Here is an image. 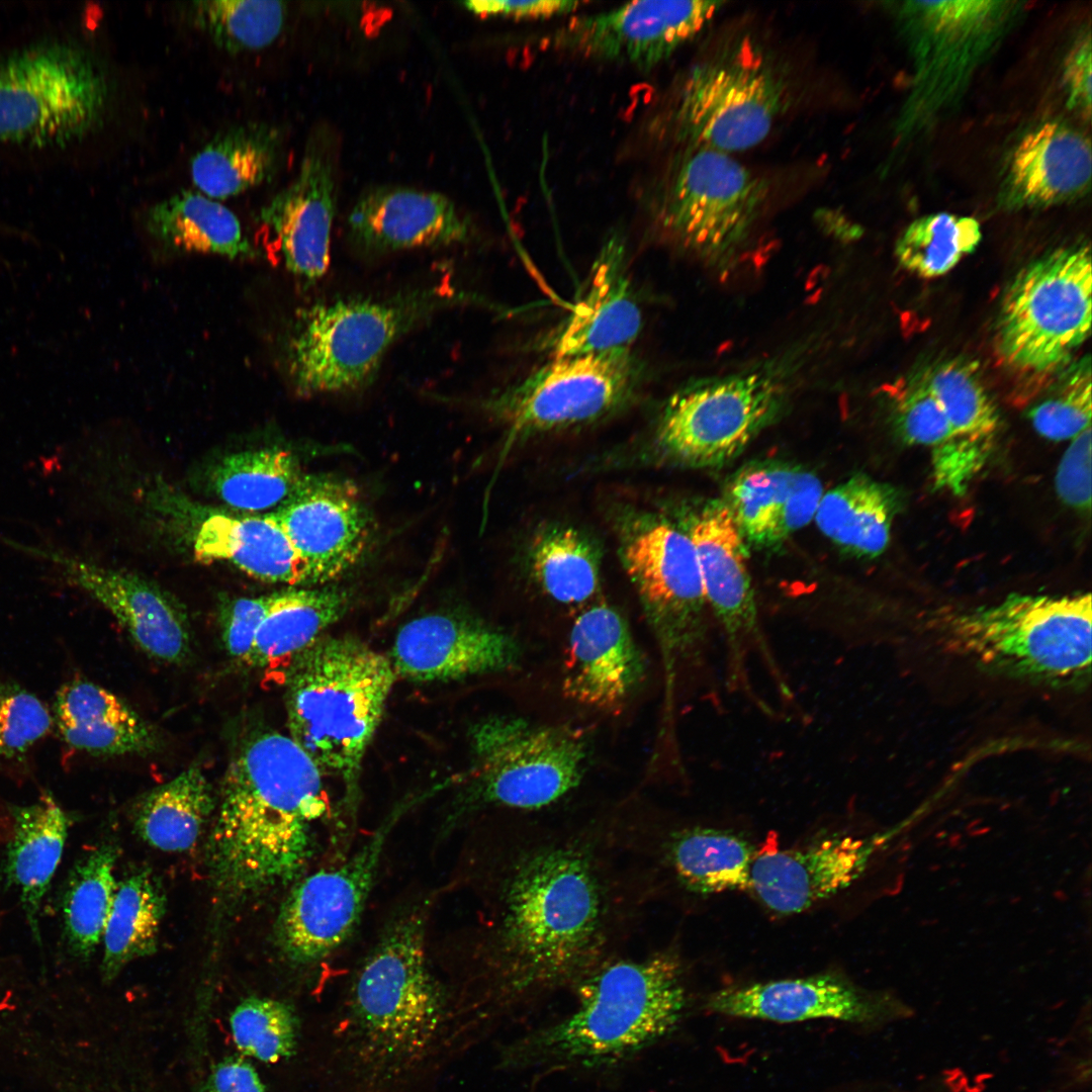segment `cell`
Wrapping results in <instances>:
<instances>
[{
  "mask_svg": "<svg viewBox=\"0 0 1092 1092\" xmlns=\"http://www.w3.org/2000/svg\"><path fill=\"white\" fill-rule=\"evenodd\" d=\"M706 1006L723 1015L777 1022L829 1018L877 1024L910 1013L893 998L864 991L835 974L726 988L711 994Z\"/></svg>",
  "mask_w": 1092,
  "mask_h": 1092,
  "instance_id": "24",
  "label": "cell"
},
{
  "mask_svg": "<svg viewBox=\"0 0 1092 1092\" xmlns=\"http://www.w3.org/2000/svg\"><path fill=\"white\" fill-rule=\"evenodd\" d=\"M882 841L837 835L798 848L757 851L749 890L776 913H801L850 886Z\"/></svg>",
  "mask_w": 1092,
  "mask_h": 1092,
  "instance_id": "25",
  "label": "cell"
},
{
  "mask_svg": "<svg viewBox=\"0 0 1092 1092\" xmlns=\"http://www.w3.org/2000/svg\"><path fill=\"white\" fill-rule=\"evenodd\" d=\"M75 581L96 599L149 657L181 664L192 652L183 608L156 584L129 572L89 563L70 565Z\"/></svg>",
  "mask_w": 1092,
  "mask_h": 1092,
  "instance_id": "31",
  "label": "cell"
},
{
  "mask_svg": "<svg viewBox=\"0 0 1092 1092\" xmlns=\"http://www.w3.org/2000/svg\"><path fill=\"white\" fill-rule=\"evenodd\" d=\"M307 562L312 583L339 578L363 557L372 535L369 513L355 484L332 475H303L272 512Z\"/></svg>",
  "mask_w": 1092,
  "mask_h": 1092,
  "instance_id": "21",
  "label": "cell"
},
{
  "mask_svg": "<svg viewBox=\"0 0 1092 1092\" xmlns=\"http://www.w3.org/2000/svg\"><path fill=\"white\" fill-rule=\"evenodd\" d=\"M980 222L967 215L935 212L912 220L895 245L898 263L922 278L942 276L982 241Z\"/></svg>",
  "mask_w": 1092,
  "mask_h": 1092,
  "instance_id": "45",
  "label": "cell"
},
{
  "mask_svg": "<svg viewBox=\"0 0 1092 1092\" xmlns=\"http://www.w3.org/2000/svg\"><path fill=\"white\" fill-rule=\"evenodd\" d=\"M619 524V554L667 670L698 659L707 641L709 612L694 546L684 529L663 516L631 511Z\"/></svg>",
  "mask_w": 1092,
  "mask_h": 1092,
  "instance_id": "16",
  "label": "cell"
},
{
  "mask_svg": "<svg viewBox=\"0 0 1092 1092\" xmlns=\"http://www.w3.org/2000/svg\"><path fill=\"white\" fill-rule=\"evenodd\" d=\"M352 599L337 586L274 593L244 665L283 676L291 660L348 612Z\"/></svg>",
  "mask_w": 1092,
  "mask_h": 1092,
  "instance_id": "35",
  "label": "cell"
},
{
  "mask_svg": "<svg viewBox=\"0 0 1092 1092\" xmlns=\"http://www.w3.org/2000/svg\"><path fill=\"white\" fill-rule=\"evenodd\" d=\"M495 866L484 982L464 1014L477 1040L620 957L651 898L615 820L518 823Z\"/></svg>",
  "mask_w": 1092,
  "mask_h": 1092,
  "instance_id": "1",
  "label": "cell"
},
{
  "mask_svg": "<svg viewBox=\"0 0 1092 1092\" xmlns=\"http://www.w3.org/2000/svg\"><path fill=\"white\" fill-rule=\"evenodd\" d=\"M273 598L274 594L220 600L218 624L221 641L228 655L236 662L244 665L247 661Z\"/></svg>",
  "mask_w": 1092,
  "mask_h": 1092,
  "instance_id": "51",
  "label": "cell"
},
{
  "mask_svg": "<svg viewBox=\"0 0 1092 1092\" xmlns=\"http://www.w3.org/2000/svg\"><path fill=\"white\" fill-rule=\"evenodd\" d=\"M1091 37L1088 31L1071 49L1062 70L1067 106L1087 119L1091 116Z\"/></svg>",
  "mask_w": 1092,
  "mask_h": 1092,
  "instance_id": "53",
  "label": "cell"
},
{
  "mask_svg": "<svg viewBox=\"0 0 1092 1092\" xmlns=\"http://www.w3.org/2000/svg\"><path fill=\"white\" fill-rule=\"evenodd\" d=\"M1091 380L1089 356L1060 370L1044 397L1029 411L1035 431L1045 439L1065 441L1091 426Z\"/></svg>",
  "mask_w": 1092,
  "mask_h": 1092,
  "instance_id": "48",
  "label": "cell"
},
{
  "mask_svg": "<svg viewBox=\"0 0 1092 1092\" xmlns=\"http://www.w3.org/2000/svg\"><path fill=\"white\" fill-rule=\"evenodd\" d=\"M725 2L643 0L574 15L540 40L546 49L648 72L695 38Z\"/></svg>",
  "mask_w": 1092,
  "mask_h": 1092,
  "instance_id": "18",
  "label": "cell"
},
{
  "mask_svg": "<svg viewBox=\"0 0 1092 1092\" xmlns=\"http://www.w3.org/2000/svg\"><path fill=\"white\" fill-rule=\"evenodd\" d=\"M303 475L291 451L266 447L222 458L212 470L211 484L226 506L258 513L278 510L293 494Z\"/></svg>",
  "mask_w": 1092,
  "mask_h": 1092,
  "instance_id": "43",
  "label": "cell"
},
{
  "mask_svg": "<svg viewBox=\"0 0 1092 1092\" xmlns=\"http://www.w3.org/2000/svg\"><path fill=\"white\" fill-rule=\"evenodd\" d=\"M793 364V359H777L679 388L666 399L632 461L697 469L729 463L782 413Z\"/></svg>",
  "mask_w": 1092,
  "mask_h": 1092,
  "instance_id": "10",
  "label": "cell"
},
{
  "mask_svg": "<svg viewBox=\"0 0 1092 1092\" xmlns=\"http://www.w3.org/2000/svg\"><path fill=\"white\" fill-rule=\"evenodd\" d=\"M768 195L767 181L731 154L682 146L651 185L649 205L668 241L723 268L744 247Z\"/></svg>",
  "mask_w": 1092,
  "mask_h": 1092,
  "instance_id": "12",
  "label": "cell"
},
{
  "mask_svg": "<svg viewBox=\"0 0 1092 1092\" xmlns=\"http://www.w3.org/2000/svg\"><path fill=\"white\" fill-rule=\"evenodd\" d=\"M398 678L391 660L349 635H322L282 679L289 736L355 805L363 759Z\"/></svg>",
  "mask_w": 1092,
  "mask_h": 1092,
  "instance_id": "6",
  "label": "cell"
},
{
  "mask_svg": "<svg viewBox=\"0 0 1092 1092\" xmlns=\"http://www.w3.org/2000/svg\"><path fill=\"white\" fill-rule=\"evenodd\" d=\"M1089 244L1058 248L1022 267L1002 296L996 349L1012 368L1059 372L1089 338L1092 308Z\"/></svg>",
  "mask_w": 1092,
  "mask_h": 1092,
  "instance_id": "13",
  "label": "cell"
},
{
  "mask_svg": "<svg viewBox=\"0 0 1092 1092\" xmlns=\"http://www.w3.org/2000/svg\"><path fill=\"white\" fill-rule=\"evenodd\" d=\"M214 807L207 778L201 767L192 765L141 800L134 829L153 847L184 851L197 842Z\"/></svg>",
  "mask_w": 1092,
  "mask_h": 1092,
  "instance_id": "41",
  "label": "cell"
},
{
  "mask_svg": "<svg viewBox=\"0 0 1092 1092\" xmlns=\"http://www.w3.org/2000/svg\"><path fill=\"white\" fill-rule=\"evenodd\" d=\"M678 525L692 541L709 612L724 636L729 680L744 681L752 653L774 667L748 571V545L729 508L723 499L705 502L686 512Z\"/></svg>",
  "mask_w": 1092,
  "mask_h": 1092,
  "instance_id": "19",
  "label": "cell"
},
{
  "mask_svg": "<svg viewBox=\"0 0 1092 1092\" xmlns=\"http://www.w3.org/2000/svg\"><path fill=\"white\" fill-rule=\"evenodd\" d=\"M149 234L179 252L250 259L257 252L244 236L237 215L199 191L182 190L154 204L146 213Z\"/></svg>",
  "mask_w": 1092,
  "mask_h": 1092,
  "instance_id": "39",
  "label": "cell"
},
{
  "mask_svg": "<svg viewBox=\"0 0 1092 1092\" xmlns=\"http://www.w3.org/2000/svg\"><path fill=\"white\" fill-rule=\"evenodd\" d=\"M202 1092H267L255 1068L241 1057H228L210 1071Z\"/></svg>",
  "mask_w": 1092,
  "mask_h": 1092,
  "instance_id": "55",
  "label": "cell"
},
{
  "mask_svg": "<svg viewBox=\"0 0 1092 1092\" xmlns=\"http://www.w3.org/2000/svg\"><path fill=\"white\" fill-rule=\"evenodd\" d=\"M323 778L289 735L256 731L240 744L206 848L219 898L243 902L297 877L312 852L313 826L328 811Z\"/></svg>",
  "mask_w": 1092,
  "mask_h": 1092,
  "instance_id": "3",
  "label": "cell"
},
{
  "mask_svg": "<svg viewBox=\"0 0 1092 1092\" xmlns=\"http://www.w3.org/2000/svg\"><path fill=\"white\" fill-rule=\"evenodd\" d=\"M282 150L280 131L249 122L218 132L190 161L191 179L212 199L237 196L270 180Z\"/></svg>",
  "mask_w": 1092,
  "mask_h": 1092,
  "instance_id": "37",
  "label": "cell"
},
{
  "mask_svg": "<svg viewBox=\"0 0 1092 1092\" xmlns=\"http://www.w3.org/2000/svg\"><path fill=\"white\" fill-rule=\"evenodd\" d=\"M469 736V809L535 812L561 801L582 780L587 745L582 732L572 727L491 716L476 722Z\"/></svg>",
  "mask_w": 1092,
  "mask_h": 1092,
  "instance_id": "15",
  "label": "cell"
},
{
  "mask_svg": "<svg viewBox=\"0 0 1092 1092\" xmlns=\"http://www.w3.org/2000/svg\"><path fill=\"white\" fill-rule=\"evenodd\" d=\"M527 573L552 600L579 605L601 588L602 551L589 534L555 523L540 527L525 551Z\"/></svg>",
  "mask_w": 1092,
  "mask_h": 1092,
  "instance_id": "40",
  "label": "cell"
},
{
  "mask_svg": "<svg viewBox=\"0 0 1092 1092\" xmlns=\"http://www.w3.org/2000/svg\"><path fill=\"white\" fill-rule=\"evenodd\" d=\"M388 656L398 677L439 682L510 669L519 647L508 633L476 618L434 613L405 623Z\"/></svg>",
  "mask_w": 1092,
  "mask_h": 1092,
  "instance_id": "23",
  "label": "cell"
},
{
  "mask_svg": "<svg viewBox=\"0 0 1092 1092\" xmlns=\"http://www.w3.org/2000/svg\"><path fill=\"white\" fill-rule=\"evenodd\" d=\"M426 918H395L324 1027L318 1092H434L466 1051L456 1009L433 974Z\"/></svg>",
  "mask_w": 1092,
  "mask_h": 1092,
  "instance_id": "2",
  "label": "cell"
},
{
  "mask_svg": "<svg viewBox=\"0 0 1092 1092\" xmlns=\"http://www.w3.org/2000/svg\"><path fill=\"white\" fill-rule=\"evenodd\" d=\"M236 1046L264 1063L290 1058L299 1039V1020L292 1006L281 1000L249 997L230 1016Z\"/></svg>",
  "mask_w": 1092,
  "mask_h": 1092,
  "instance_id": "47",
  "label": "cell"
},
{
  "mask_svg": "<svg viewBox=\"0 0 1092 1092\" xmlns=\"http://www.w3.org/2000/svg\"><path fill=\"white\" fill-rule=\"evenodd\" d=\"M1089 139L1061 121L1026 132L1010 155L999 193L1010 210L1039 209L1076 200L1090 190Z\"/></svg>",
  "mask_w": 1092,
  "mask_h": 1092,
  "instance_id": "29",
  "label": "cell"
},
{
  "mask_svg": "<svg viewBox=\"0 0 1092 1092\" xmlns=\"http://www.w3.org/2000/svg\"><path fill=\"white\" fill-rule=\"evenodd\" d=\"M622 235H610L593 265L586 292L556 334L553 356L631 349L643 326L626 270Z\"/></svg>",
  "mask_w": 1092,
  "mask_h": 1092,
  "instance_id": "32",
  "label": "cell"
},
{
  "mask_svg": "<svg viewBox=\"0 0 1092 1092\" xmlns=\"http://www.w3.org/2000/svg\"><path fill=\"white\" fill-rule=\"evenodd\" d=\"M116 848L104 843L74 867L64 894L62 915L70 951L87 960L103 937L116 885Z\"/></svg>",
  "mask_w": 1092,
  "mask_h": 1092,
  "instance_id": "44",
  "label": "cell"
},
{
  "mask_svg": "<svg viewBox=\"0 0 1092 1092\" xmlns=\"http://www.w3.org/2000/svg\"><path fill=\"white\" fill-rule=\"evenodd\" d=\"M1005 0L891 2L910 74L894 121L898 146L929 133L961 105L980 67L1024 11Z\"/></svg>",
  "mask_w": 1092,
  "mask_h": 1092,
  "instance_id": "8",
  "label": "cell"
},
{
  "mask_svg": "<svg viewBox=\"0 0 1092 1092\" xmlns=\"http://www.w3.org/2000/svg\"><path fill=\"white\" fill-rule=\"evenodd\" d=\"M473 298L437 283L387 297L346 296L296 311L283 341L287 377L301 396L343 393L374 382L390 348L437 313Z\"/></svg>",
  "mask_w": 1092,
  "mask_h": 1092,
  "instance_id": "7",
  "label": "cell"
},
{
  "mask_svg": "<svg viewBox=\"0 0 1092 1092\" xmlns=\"http://www.w3.org/2000/svg\"><path fill=\"white\" fill-rule=\"evenodd\" d=\"M918 376L939 401L951 431L950 439L932 452L934 485L964 494L988 458L999 414L969 361L945 360Z\"/></svg>",
  "mask_w": 1092,
  "mask_h": 1092,
  "instance_id": "27",
  "label": "cell"
},
{
  "mask_svg": "<svg viewBox=\"0 0 1092 1092\" xmlns=\"http://www.w3.org/2000/svg\"><path fill=\"white\" fill-rule=\"evenodd\" d=\"M400 812L386 818L346 861L298 882L275 922V940L298 966L320 963L355 931L373 888L390 832Z\"/></svg>",
  "mask_w": 1092,
  "mask_h": 1092,
  "instance_id": "17",
  "label": "cell"
},
{
  "mask_svg": "<svg viewBox=\"0 0 1092 1092\" xmlns=\"http://www.w3.org/2000/svg\"><path fill=\"white\" fill-rule=\"evenodd\" d=\"M54 724L72 749L94 756L148 754L159 744L156 729L122 699L84 679L57 692Z\"/></svg>",
  "mask_w": 1092,
  "mask_h": 1092,
  "instance_id": "34",
  "label": "cell"
},
{
  "mask_svg": "<svg viewBox=\"0 0 1092 1092\" xmlns=\"http://www.w3.org/2000/svg\"><path fill=\"white\" fill-rule=\"evenodd\" d=\"M790 81L768 48L751 35H738L682 74L653 129L678 147L727 154L749 150L766 139L790 105Z\"/></svg>",
  "mask_w": 1092,
  "mask_h": 1092,
  "instance_id": "9",
  "label": "cell"
},
{
  "mask_svg": "<svg viewBox=\"0 0 1092 1092\" xmlns=\"http://www.w3.org/2000/svg\"><path fill=\"white\" fill-rule=\"evenodd\" d=\"M107 65L65 19L0 39V166L65 167L105 127Z\"/></svg>",
  "mask_w": 1092,
  "mask_h": 1092,
  "instance_id": "4",
  "label": "cell"
},
{
  "mask_svg": "<svg viewBox=\"0 0 1092 1092\" xmlns=\"http://www.w3.org/2000/svg\"><path fill=\"white\" fill-rule=\"evenodd\" d=\"M347 221L351 242L370 255L448 247L470 237L468 220L449 197L410 187L367 190L357 199Z\"/></svg>",
  "mask_w": 1092,
  "mask_h": 1092,
  "instance_id": "26",
  "label": "cell"
},
{
  "mask_svg": "<svg viewBox=\"0 0 1092 1092\" xmlns=\"http://www.w3.org/2000/svg\"><path fill=\"white\" fill-rule=\"evenodd\" d=\"M336 174L330 139L308 143L293 181L260 210L259 218L284 267L304 285L316 283L331 263Z\"/></svg>",
  "mask_w": 1092,
  "mask_h": 1092,
  "instance_id": "20",
  "label": "cell"
},
{
  "mask_svg": "<svg viewBox=\"0 0 1092 1092\" xmlns=\"http://www.w3.org/2000/svg\"><path fill=\"white\" fill-rule=\"evenodd\" d=\"M165 910V894L149 871L117 883L102 937L105 981L113 980L128 963L156 951Z\"/></svg>",
  "mask_w": 1092,
  "mask_h": 1092,
  "instance_id": "42",
  "label": "cell"
},
{
  "mask_svg": "<svg viewBox=\"0 0 1092 1092\" xmlns=\"http://www.w3.org/2000/svg\"><path fill=\"white\" fill-rule=\"evenodd\" d=\"M13 834L8 845L5 876L19 896L27 921L38 932L42 899L60 863L69 821L50 794L14 809Z\"/></svg>",
  "mask_w": 1092,
  "mask_h": 1092,
  "instance_id": "36",
  "label": "cell"
},
{
  "mask_svg": "<svg viewBox=\"0 0 1092 1092\" xmlns=\"http://www.w3.org/2000/svg\"><path fill=\"white\" fill-rule=\"evenodd\" d=\"M644 662L627 623L607 604L585 609L573 622L564 662V695L583 705L614 709L638 686Z\"/></svg>",
  "mask_w": 1092,
  "mask_h": 1092,
  "instance_id": "30",
  "label": "cell"
},
{
  "mask_svg": "<svg viewBox=\"0 0 1092 1092\" xmlns=\"http://www.w3.org/2000/svg\"><path fill=\"white\" fill-rule=\"evenodd\" d=\"M892 396L894 424L904 442L933 452L950 439L942 406L918 375L898 385Z\"/></svg>",
  "mask_w": 1092,
  "mask_h": 1092,
  "instance_id": "50",
  "label": "cell"
},
{
  "mask_svg": "<svg viewBox=\"0 0 1092 1092\" xmlns=\"http://www.w3.org/2000/svg\"><path fill=\"white\" fill-rule=\"evenodd\" d=\"M1060 498L1082 511L1091 508V426L1072 439L1055 477Z\"/></svg>",
  "mask_w": 1092,
  "mask_h": 1092,
  "instance_id": "52",
  "label": "cell"
},
{
  "mask_svg": "<svg viewBox=\"0 0 1092 1092\" xmlns=\"http://www.w3.org/2000/svg\"><path fill=\"white\" fill-rule=\"evenodd\" d=\"M822 495L814 472L791 462L761 460L743 465L728 479L723 500L747 545L769 550L814 519Z\"/></svg>",
  "mask_w": 1092,
  "mask_h": 1092,
  "instance_id": "28",
  "label": "cell"
},
{
  "mask_svg": "<svg viewBox=\"0 0 1092 1092\" xmlns=\"http://www.w3.org/2000/svg\"><path fill=\"white\" fill-rule=\"evenodd\" d=\"M191 23L229 53L257 51L280 35L287 7L276 0H201L187 7Z\"/></svg>",
  "mask_w": 1092,
  "mask_h": 1092,
  "instance_id": "46",
  "label": "cell"
},
{
  "mask_svg": "<svg viewBox=\"0 0 1092 1092\" xmlns=\"http://www.w3.org/2000/svg\"><path fill=\"white\" fill-rule=\"evenodd\" d=\"M617 826L648 886L665 872L679 888L695 895L749 890L757 851L740 835L702 826L663 832L620 820Z\"/></svg>",
  "mask_w": 1092,
  "mask_h": 1092,
  "instance_id": "22",
  "label": "cell"
},
{
  "mask_svg": "<svg viewBox=\"0 0 1092 1092\" xmlns=\"http://www.w3.org/2000/svg\"><path fill=\"white\" fill-rule=\"evenodd\" d=\"M581 5L578 1H466L465 9L481 17H498L517 21L548 20L572 14Z\"/></svg>",
  "mask_w": 1092,
  "mask_h": 1092,
  "instance_id": "54",
  "label": "cell"
},
{
  "mask_svg": "<svg viewBox=\"0 0 1092 1092\" xmlns=\"http://www.w3.org/2000/svg\"><path fill=\"white\" fill-rule=\"evenodd\" d=\"M192 545L196 559L228 561L262 581L313 584L307 562L273 513H209L195 527Z\"/></svg>",
  "mask_w": 1092,
  "mask_h": 1092,
  "instance_id": "33",
  "label": "cell"
},
{
  "mask_svg": "<svg viewBox=\"0 0 1092 1092\" xmlns=\"http://www.w3.org/2000/svg\"><path fill=\"white\" fill-rule=\"evenodd\" d=\"M645 364L631 349L553 356L484 401L505 428L503 455L546 434L589 426L630 405Z\"/></svg>",
  "mask_w": 1092,
  "mask_h": 1092,
  "instance_id": "14",
  "label": "cell"
},
{
  "mask_svg": "<svg viewBox=\"0 0 1092 1092\" xmlns=\"http://www.w3.org/2000/svg\"><path fill=\"white\" fill-rule=\"evenodd\" d=\"M572 993L574 1006L565 1015L503 1049L502 1069H615L669 1035L688 1003L682 962L671 948L620 956Z\"/></svg>",
  "mask_w": 1092,
  "mask_h": 1092,
  "instance_id": "5",
  "label": "cell"
},
{
  "mask_svg": "<svg viewBox=\"0 0 1092 1092\" xmlns=\"http://www.w3.org/2000/svg\"><path fill=\"white\" fill-rule=\"evenodd\" d=\"M1091 596L1011 595L944 620L947 650L1003 673L1052 685L1091 670Z\"/></svg>",
  "mask_w": 1092,
  "mask_h": 1092,
  "instance_id": "11",
  "label": "cell"
},
{
  "mask_svg": "<svg viewBox=\"0 0 1092 1092\" xmlns=\"http://www.w3.org/2000/svg\"><path fill=\"white\" fill-rule=\"evenodd\" d=\"M53 713L35 695L0 680V758L17 759L51 731Z\"/></svg>",
  "mask_w": 1092,
  "mask_h": 1092,
  "instance_id": "49",
  "label": "cell"
},
{
  "mask_svg": "<svg viewBox=\"0 0 1092 1092\" xmlns=\"http://www.w3.org/2000/svg\"><path fill=\"white\" fill-rule=\"evenodd\" d=\"M896 510V493L890 486L858 473L823 493L814 520L843 552L875 558L890 543Z\"/></svg>",
  "mask_w": 1092,
  "mask_h": 1092,
  "instance_id": "38",
  "label": "cell"
}]
</instances>
